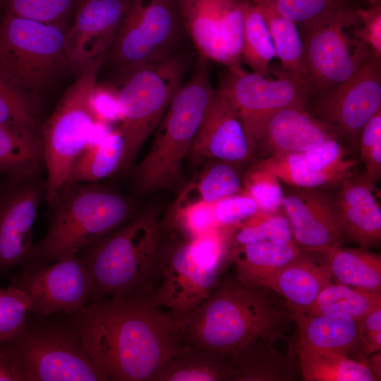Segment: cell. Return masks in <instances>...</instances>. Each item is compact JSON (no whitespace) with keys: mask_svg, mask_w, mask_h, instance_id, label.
Returning a JSON list of instances; mask_svg holds the SVG:
<instances>
[{"mask_svg":"<svg viewBox=\"0 0 381 381\" xmlns=\"http://www.w3.org/2000/svg\"><path fill=\"white\" fill-rule=\"evenodd\" d=\"M256 6L266 21L282 69L296 80L309 85L303 41L298 25L268 7Z\"/></svg>","mask_w":381,"mask_h":381,"instance_id":"cell-33","label":"cell"},{"mask_svg":"<svg viewBox=\"0 0 381 381\" xmlns=\"http://www.w3.org/2000/svg\"><path fill=\"white\" fill-rule=\"evenodd\" d=\"M125 152L124 139L116 128L102 141L84 149L75 159L71 180L95 183L120 171Z\"/></svg>","mask_w":381,"mask_h":381,"instance_id":"cell-34","label":"cell"},{"mask_svg":"<svg viewBox=\"0 0 381 381\" xmlns=\"http://www.w3.org/2000/svg\"><path fill=\"white\" fill-rule=\"evenodd\" d=\"M68 315L109 380L151 381L183 346L177 324L147 296L111 297Z\"/></svg>","mask_w":381,"mask_h":381,"instance_id":"cell-1","label":"cell"},{"mask_svg":"<svg viewBox=\"0 0 381 381\" xmlns=\"http://www.w3.org/2000/svg\"><path fill=\"white\" fill-rule=\"evenodd\" d=\"M29 313L20 331L0 344L16 381H108L85 351L68 314Z\"/></svg>","mask_w":381,"mask_h":381,"instance_id":"cell-6","label":"cell"},{"mask_svg":"<svg viewBox=\"0 0 381 381\" xmlns=\"http://www.w3.org/2000/svg\"><path fill=\"white\" fill-rule=\"evenodd\" d=\"M230 356L184 344L151 381H230Z\"/></svg>","mask_w":381,"mask_h":381,"instance_id":"cell-28","label":"cell"},{"mask_svg":"<svg viewBox=\"0 0 381 381\" xmlns=\"http://www.w3.org/2000/svg\"><path fill=\"white\" fill-rule=\"evenodd\" d=\"M279 179L264 161L253 165L243 178V190L262 211L282 209L284 193Z\"/></svg>","mask_w":381,"mask_h":381,"instance_id":"cell-40","label":"cell"},{"mask_svg":"<svg viewBox=\"0 0 381 381\" xmlns=\"http://www.w3.org/2000/svg\"><path fill=\"white\" fill-rule=\"evenodd\" d=\"M334 203L341 231L361 247L376 246L381 240V210L371 186L363 175L350 174Z\"/></svg>","mask_w":381,"mask_h":381,"instance_id":"cell-24","label":"cell"},{"mask_svg":"<svg viewBox=\"0 0 381 381\" xmlns=\"http://www.w3.org/2000/svg\"><path fill=\"white\" fill-rule=\"evenodd\" d=\"M44 165L41 137L0 123V174L8 177L37 176Z\"/></svg>","mask_w":381,"mask_h":381,"instance_id":"cell-31","label":"cell"},{"mask_svg":"<svg viewBox=\"0 0 381 381\" xmlns=\"http://www.w3.org/2000/svg\"><path fill=\"white\" fill-rule=\"evenodd\" d=\"M62 21L46 23L6 12L0 23V68L35 95L68 66Z\"/></svg>","mask_w":381,"mask_h":381,"instance_id":"cell-11","label":"cell"},{"mask_svg":"<svg viewBox=\"0 0 381 381\" xmlns=\"http://www.w3.org/2000/svg\"><path fill=\"white\" fill-rule=\"evenodd\" d=\"M8 179L0 191V277L30 261L33 227L46 191L36 176Z\"/></svg>","mask_w":381,"mask_h":381,"instance_id":"cell-16","label":"cell"},{"mask_svg":"<svg viewBox=\"0 0 381 381\" xmlns=\"http://www.w3.org/2000/svg\"><path fill=\"white\" fill-rule=\"evenodd\" d=\"M6 11L35 20L61 22L79 0H2Z\"/></svg>","mask_w":381,"mask_h":381,"instance_id":"cell-43","label":"cell"},{"mask_svg":"<svg viewBox=\"0 0 381 381\" xmlns=\"http://www.w3.org/2000/svg\"><path fill=\"white\" fill-rule=\"evenodd\" d=\"M0 123L41 137L43 121L33 95L21 87L0 68Z\"/></svg>","mask_w":381,"mask_h":381,"instance_id":"cell-36","label":"cell"},{"mask_svg":"<svg viewBox=\"0 0 381 381\" xmlns=\"http://www.w3.org/2000/svg\"><path fill=\"white\" fill-rule=\"evenodd\" d=\"M274 73L277 78H268L247 71L241 65L228 67L217 88L243 126L253 154L268 119L285 108H306L311 95L308 84L284 69Z\"/></svg>","mask_w":381,"mask_h":381,"instance_id":"cell-13","label":"cell"},{"mask_svg":"<svg viewBox=\"0 0 381 381\" xmlns=\"http://www.w3.org/2000/svg\"><path fill=\"white\" fill-rule=\"evenodd\" d=\"M332 282L324 253L302 248L294 260L264 280L260 287L280 296L292 309L306 312Z\"/></svg>","mask_w":381,"mask_h":381,"instance_id":"cell-23","label":"cell"},{"mask_svg":"<svg viewBox=\"0 0 381 381\" xmlns=\"http://www.w3.org/2000/svg\"><path fill=\"white\" fill-rule=\"evenodd\" d=\"M91 106L95 120L108 124L120 121L118 90L96 84L92 95Z\"/></svg>","mask_w":381,"mask_h":381,"instance_id":"cell-46","label":"cell"},{"mask_svg":"<svg viewBox=\"0 0 381 381\" xmlns=\"http://www.w3.org/2000/svg\"><path fill=\"white\" fill-rule=\"evenodd\" d=\"M28 296L9 285L0 288V344L17 334L25 325L29 313Z\"/></svg>","mask_w":381,"mask_h":381,"instance_id":"cell-42","label":"cell"},{"mask_svg":"<svg viewBox=\"0 0 381 381\" xmlns=\"http://www.w3.org/2000/svg\"><path fill=\"white\" fill-rule=\"evenodd\" d=\"M380 351L376 355L372 356L370 359L366 358V361L374 375L377 377L378 380H380Z\"/></svg>","mask_w":381,"mask_h":381,"instance_id":"cell-50","label":"cell"},{"mask_svg":"<svg viewBox=\"0 0 381 381\" xmlns=\"http://www.w3.org/2000/svg\"><path fill=\"white\" fill-rule=\"evenodd\" d=\"M9 285L28 296L29 313L39 315L75 313L87 305L91 289L89 273L78 254L45 265L21 267Z\"/></svg>","mask_w":381,"mask_h":381,"instance_id":"cell-15","label":"cell"},{"mask_svg":"<svg viewBox=\"0 0 381 381\" xmlns=\"http://www.w3.org/2000/svg\"><path fill=\"white\" fill-rule=\"evenodd\" d=\"M265 287H248L236 277L220 281L181 327L186 344L230 356L257 338L283 337L293 310Z\"/></svg>","mask_w":381,"mask_h":381,"instance_id":"cell-2","label":"cell"},{"mask_svg":"<svg viewBox=\"0 0 381 381\" xmlns=\"http://www.w3.org/2000/svg\"><path fill=\"white\" fill-rule=\"evenodd\" d=\"M355 37L365 44L373 56L381 58V7L380 4L356 12Z\"/></svg>","mask_w":381,"mask_h":381,"instance_id":"cell-45","label":"cell"},{"mask_svg":"<svg viewBox=\"0 0 381 381\" xmlns=\"http://www.w3.org/2000/svg\"><path fill=\"white\" fill-rule=\"evenodd\" d=\"M358 138L363 159L375 145L381 143V109L363 126Z\"/></svg>","mask_w":381,"mask_h":381,"instance_id":"cell-47","label":"cell"},{"mask_svg":"<svg viewBox=\"0 0 381 381\" xmlns=\"http://www.w3.org/2000/svg\"><path fill=\"white\" fill-rule=\"evenodd\" d=\"M292 309V308H291ZM296 347L350 354L358 351L357 320L341 313L308 314L292 309Z\"/></svg>","mask_w":381,"mask_h":381,"instance_id":"cell-26","label":"cell"},{"mask_svg":"<svg viewBox=\"0 0 381 381\" xmlns=\"http://www.w3.org/2000/svg\"><path fill=\"white\" fill-rule=\"evenodd\" d=\"M0 381H16L12 370L4 356L0 351Z\"/></svg>","mask_w":381,"mask_h":381,"instance_id":"cell-49","label":"cell"},{"mask_svg":"<svg viewBox=\"0 0 381 381\" xmlns=\"http://www.w3.org/2000/svg\"><path fill=\"white\" fill-rule=\"evenodd\" d=\"M279 336L255 339L230 356V381H293L301 374L294 355L274 346Z\"/></svg>","mask_w":381,"mask_h":381,"instance_id":"cell-25","label":"cell"},{"mask_svg":"<svg viewBox=\"0 0 381 381\" xmlns=\"http://www.w3.org/2000/svg\"><path fill=\"white\" fill-rule=\"evenodd\" d=\"M339 136L334 129L306 108L289 107L273 114L265 123L254 153L285 155L313 150Z\"/></svg>","mask_w":381,"mask_h":381,"instance_id":"cell-22","label":"cell"},{"mask_svg":"<svg viewBox=\"0 0 381 381\" xmlns=\"http://www.w3.org/2000/svg\"><path fill=\"white\" fill-rule=\"evenodd\" d=\"M128 0H82L65 37L68 64L79 73L107 54L124 16Z\"/></svg>","mask_w":381,"mask_h":381,"instance_id":"cell-18","label":"cell"},{"mask_svg":"<svg viewBox=\"0 0 381 381\" xmlns=\"http://www.w3.org/2000/svg\"><path fill=\"white\" fill-rule=\"evenodd\" d=\"M235 167L234 164L220 161L206 167L183 186L171 207L200 202L213 204L243 192V179Z\"/></svg>","mask_w":381,"mask_h":381,"instance_id":"cell-32","label":"cell"},{"mask_svg":"<svg viewBox=\"0 0 381 381\" xmlns=\"http://www.w3.org/2000/svg\"><path fill=\"white\" fill-rule=\"evenodd\" d=\"M300 372L306 381H376L365 358L344 353L296 347Z\"/></svg>","mask_w":381,"mask_h":381,"instance_id":"cell-29","label":"cell"},{"mask_svg":"<svg viewBox=\"0 0 381 381\" xmlns=\"http://www.w3.org/2000/svg\"><path fill=\"white\" fill-rule=\"evenodd\" d=\"M224 229L228 252L231 248L243 245L294 242L289 222L282 209L277 211L258 210L245 220Z\"/></svg>","mask_w":381,"mask_h":381,"instance_id":"cell-35","label":"cell"},{"mask_svg":"<svg viewBox=\"0 0 381 381\" xmlns=\"http://www.w3.org/2000/svg\"><path fill=\"white\" fill-rule=\"evenodd\" d=\"M356 12L344 6L303 27L311 94L325 93L352 77L373 56L353 33Z\"/></svg>","mask_w":381,"mask_h":381,"instance_id":"cell-12","label":"cell"},{"mask_svg":"<svg viewBox=\"0 0 381 381\" xmlns=\"http://www.w3.org/2000/svg\"><path fill=\"white\" fill-rule=\"evenodd\" d=\"M105 58L97 59L79 73L52 114L42 123L41 140L47 173L44 197L47 202L71 180L73 164L87 145L95 120L91 106L92 95L97 73Z\"/></svg>","mask_w":381,"mask_h":381,"instance_id":"cell-9","label":"cell"},{"mask_svg":"<svg viewBox=\"0 0 381 381\" xmlns=\"http://www.w3.org/2000/svg\"><path fill=\"white\" fill-rule=\"evenodd\" d=\"M48 204L52 212L48 229L34 244L24 266L45 265L78 254L135 215L131 202L122 195L94 183L73 180L61 187Z\"/></svg>","mask_w":381,"mask_h":381,"instance_id":"cell-5","label":"cell"},{"mask_svg":"<svg viewBox=\"0 0 381 381\" xmlns=\"http://www.w3.org/2000/svg\"><path fill=\"white\" fill-rule=\"evenodd\" d=\"M187 71V58L178 51L166 59L132 71L119 80L121 119L117 129L125 142L120 171L131 166L145 141L156 130L183 84Z\"/></svg>","mask_w":381,"mask_h":381,"instance_id":"cell-8","label":"cell"},{"mask_svg":"<svg viewBox=\"0 0 381 381\" xmlns=\"http://www.w3.org/2000/svg\"><path fill=\"white\" fill-rule=\"evenodd\" d=\"M185 32L175 0H128L105 59L121 80L177 52Z\"/></svg>","mask_w":381,"mask_h":381,"instance_id":"cell-10","label":"cell"},{"mask_svg":"<svg viewBox=\"0 0 381 381\" xmlns=\"http://www.w3.org/2000/svg\"><path fill=\"white\" fill-rule=\"evenodd\" d=\"M216 222L220 227L238 223L255 214L259 207L255 201L244 190L213 203Z\"/></svg>","mask_w":381,"mask_h":381,"instance_id":"cell-44","label":"cell"},{"mask_svg":"<svg viewBox=\"0 0 381 381\" xmlns=\"http://www.w3.org/2000/svg\"><path fill=\"white\" fill-rule=\"evenodd\" d=\"M379 307H381V291L332 282L321 291L313 306L304 313H341L358 320Z\"/></svg>","mask_w":381,"mask_h":381,"instance_id":"cell-37","label":"cell"},{"mask_svg":"<svg viewBox=\"0 0 381 381\" xmlns=\"http://www.w3.org/2000/svg\"><path fill=\"white\" fill-rule=\"evenodd\" d=\"M189 152L195 158L216 159L235 165L248 162L254 155L243 126L218 89L205 110Z\"/></svg>","mask_w":381,"mask_h":381,"instance_id":"cell-20","label":"cell"},{"mask_svg":"<svg viewBox=\"0 0 381 381\" xmlns=\"http://www.w3.org/2000/svg\"><path fill=\"white\" fill-rule=\"evenodd\" d=\"M302 250L295 243L264 242L229 250L235 277L248 287H260L267 278L294 260Z\"/></svg>","mask_w":381,"mask_h":381,"instance_id":"cell-27","label":"cell"},{"mask_svg":"<svg viewBox=\"0 0 381 381\" xmlns=\"http://www.w3.org/2000/svg\"><path fill=\"white\" fill-rule=\"evenodd\" d=\"M362 160L365 167L364 179L374 187L381 176V143L375 145Z\"/></svg>","mask_w":381,"mask_h":381,"instance_id":"cell-48","label":"cell"},{"mask_svg":"<svg viewBox=\"0 0 381 381\" xmlns=\"http://www.w3.org/2000/svg\"><path fill=\"white\" fill-rule=\"evenodd\" d=\"M332 281L372 291H381V255L365 248H342L322 251Z\"/></svg>","mask_w":381,"mask_h":381,"instance_id":"cell-30","label":"cell"},{"mask_svg":"<svg viewBox=\"0 0 381 381\" xmlns=\"http://www.w3.org/2000/svg\"><path fill=\"white\" fill-rule=\"evenodd\" d=\"M164 231L157 213L145 210L78 253L90 275L87 303L150 293Z\"/></svg>","mask_w":381,"mask_h":381,"instance_id":"cell-3","label":"cell"},{"mask_svg":"<svg viewBox=\"0 0 381 381\" xmlns=\"http://www.w3.org/2000/svg\"><path fill=\"white\" fill-rule=\"evenodd\" d=\"M347 150L337 138L306 152L267 157L263 161L284 183L300 188H316L342 182L356 161L345 159Z\"/></svg>","mask_w":381,"mask_h":381,"instance_id":"cell-21","label":"cell"},{"mask_svg":"<svg viewBox=\"0 0 381 381\" xmlns=\"http://www.w3.org/2000/svg\"><path fill=\"white\" fill-rule=\"evenodd\" d=\"M228 262L224 227L193 239L168 238L164 233L147 297L175 321L181 332L184 322L219 284Z\"/></svg>","mask_w":381,"mask_h":381,"instance_id":"cell-4","label":"cell"},{"mask_svg":"<svg viewBox=\"0 0 381 381\" xmlns=\"http://www.w3.org/2000/svg\"><path fill=\"white\" fill-rule=\"evenodd\" d=\"M381 109V58L372 56L349 79L325 92L316 104L320 119L338 136L355 142Z\"/></svg>","mask_w":381,"mask_h":381,"instance_id":"cell-17","label":"cell"},{"mask_svg":"<svg viewBox=\"0 0 381 381\" xmlns=\"http://www.w3.org/2000/svg\"><path fill=\"white\" fill-rule=\"evenodd\" d=\"M199 56L226 68L241 65L245 0H175Z\"/></svg>","mask_w":381,"mask_h":381,"instance_id":"cell-14","label":"cell"},{"mask_svg":"<svg viewBox=\"0 0 381 381\" xmlns=\"http://www.w3.org/2000/svg\"><path fill=\"white\" fill-rule=\"evenodd\" d=\"M161 224L164 232L174 231L189 239L198 238L220 227L215 219L213 204L202 202L171 207Z\"/></svg>","mask_w":381,"mask_h":381,"instance_id":"cell-39","label":"cell"},{"mask_svg":"<svg viewBox=\"0 0 381 381\" xmlns=\"http://www.w3.org/2000/svg\"><path fill=\"white\" fill-rule=\"evenodd\" d=\"M243 15L241 61L253 72L267 75L276 57L269 28L259 8L250 0H245Z\"/></svg>","mask_w":381,"mask_h":381,"instance_id":"cell-38","label":"cell"},{"mask_svg":"<svg viewBox=\"0 0 381 381\" xmlns=\"http://www.w3.org/2000/svg\"><path fill=\"white\" fill-rule=\"evenodd\" d=\"M208 61L198 56L191 76L178 90L156 128L151 147L133 173L139 190L174 188L182 184L183 158L216 90Z\"/></svg>","mask_w":381,"mask_h":381,"instance_id":"cell-7","label":"cell"},{"mask_svg":"<svg viewBox=\"0 0 381 381\" xmlns=\"http://www.w3.org/2000/svg\"><path fill=\"white\" fill-rule=\"evenodd\" d=\"M282 210L289 222L294 242L299 247L324 251L344 242L333 201L315 188L284 195Z\"/></svg>","mask_w":381,"mask_h":381,"instance_id":"cell-19","label":"cell"},{"mask_svg":"<svg viewBox=\"0 0 381 381\" xmlns=\"http://www.w3.org/2000/svg\"><path fill=\"white\" fill-rule=\"evenodd\" d=\"M268 7L303 28L344 6L342 0H250Z\"/></svg>","mask_w":381,"mask_h":381,"instance_id":"cell-41","label":"cell"}]
</instances>
